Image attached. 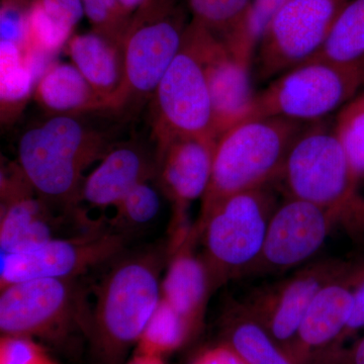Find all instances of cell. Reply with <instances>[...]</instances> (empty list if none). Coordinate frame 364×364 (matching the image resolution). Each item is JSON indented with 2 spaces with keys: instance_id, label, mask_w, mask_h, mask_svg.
Listing matches in <instances>:
<instances>
[{
  "instance_id": "cell-1",
  "label": "cell",
  "mask_w": 364,
  "mask_h": 364,
  "mask_svg": "<svg viewBox=\"0 0 364 364\" xmlns=\"http://www.w3.org/2000/svg\"><path fill=\"white\" fill-rule=\"evenodd\" d=\"M333 124H309L294 140L273 186L287 198L330 210L354 244L364 246V195Z\"/></svg>"
},
{
  "instance_id": "cell-2",
  "label": "cell",
  "mask_w": 364,
  "mask_h": 364,
  "mask_svg": "<svg viewBox=\"0 0 364 364\" xmlns=\"http://www.w3.org/2000/svg\"><path fill=\"white\" fill-rule=\"evenodd\" d=\"M161 257L138 254L119 261L100 282L87 331L97 364H122L161 299Z\"/></svg>"
},
{
  "instance_id": "cell-3",
  "label": "cell",
  "mask_w": 364,
  "mask_h": 364,
  "mask_svg": "<svg viewBox=\"0 0 364 364\" xmlns=\"http://www.w3.org/2000/svg\"><path fill=\"white\" fill-rule=\"evenodd\" d=\"M107 150L105 136L74 114H54L21 136L18 165L40 198L70 205L79 200L83 172Z\"/></svg>"
},
{
  "instance_id": "cell-4",
  "label": "cell",
  "mask_w": 364,
  "mask_h": 364,
  "mask_svg": "<svg viewBox=\"0 0 364 364\" xmlns=\"http://www.w3.org/2000/svg\"><path fill=\"white\" fill-rule=\"evenodd\" d=\"M310 124L259 117L236 124L217 140L200 215L228 196L273 186L294 140Z\"/></svg>"
},
{
  "instance_id": "cell-5",
  "label": "cell",
  "mask_w": 364,
  "mask_h": 364,
  "mask_svg": "<svg viewBox=\"0 0 364 364\" xmlns=\"http://www.w3.org/2000/svg\"><path fill=\"white\" fill-rule=\"evenodd\" d=\"M272 186L228 196L191 227L196 240L200 237L203 240L202 259L213 291L230 280L247 277L259 259L279 205Z\"/></svg>"
},
{
  "instance_id": "cell-6",
  "label": "cell",
  "mask_w": 364,
  "mask_h": 364,
  "mask_svg": "<svg viewBox=\"0 0 364 364\" xmlns=\"http://www.w3.org/2000/svg\"><path fill=\"white\" fill-rule=\"evenodd\" d=\"M364 86V61L338 63L312 58L273 78L256 93L249 119L284 117L299 123L324 121Z\"/></svg>"
},
{
  "instance_id": "cell-7",
  "label": "cell",
  "mask_w": 364,
  "mask_h": 364,
  "mask_svg": "<svg viewBox=\"0 0 364 364\" xmlns=\"http://www.w3.org/2000/svg\"><path fill=\"white\" fill-rule=\"evenodd\" d=\"M152 2L141 9L129 25L123 40L124 74L119 90L105 109H117L132 98L154 95L160 81L181 50L188 25L173 0L162 4L159 14L151 11Z\"/></svg>"
},
{
  "instance_id": "cell-8",
  "label": "cell",
  "mask_w": 364,
  "mask_h": 364,
  "mask_svg": "<svg viewBox=\"0 0 364 364\" xmlns=\"http://www.w3.org/2000/svg\"><path fill=\"white\" fill-rule=\"evenodd\" d=\"M152 123L157 152L182 136L217 142L205 69L186 31L181 51L153 95Z\"/></svg>"
},
{
  "instance_id": "cell-9",
  "label": "cell",
  "mask_w": 364,
  "mask_h": 364,
  "mask_svg": "<svg viewBox=\"0 0 364 364\" xmlns=\"http://www.w3.org/2000/svg\"><path fill=\"white\" fill-rule=\"evenodd\" d=\"M349 0H287L273 18L254 57L259 81L313 58L324 46Z\"/></svg>"
},
{
  "instance_id": "cell-10",
  "label": "cell",
  "mask_w": 364,
  "mask_h": 364,
  "mask_svg": "<svg viewBox=\"0 0 364 364\" xmlns=\"http://www.w3.org/2000/svg\"><path fill=\"white\" fill-rule=\"evenodd\" d=\"M87 328L82 299L74 279H36L1 289V335L58 340L73 323Z\"/></svg>"
},
{
  "instance_id": "cell-11",
  "label": "cell",
  "mask_w": 364,
  "mask_h": 364,
  "mask_svg": "<svg viewBox=\"0 0 364 364\" xmlns=\"http://www.w3.org/2000/svg\"><path fill=\"white\" fill-rule=\"evenodd\" d=\"M355 262L337 257L310 261L293 274L256 289L241 305L287 352L318 291Z\"/></svg>"
},
{
  "instance_id": "cell-12",
  "label": "cell",
  "mask_w": 364,
  "mask_h": 364,
  "mask_svg": "<svg viewBox=\"0 0 364 364\" xmlns=\"http://www.w3.org/2000/svg\"><path fill=\"white\" fill-rule=\"evenodd\" d=\"M124 235L91 229L70 238H54L35 250L1 254V289L36 279H74L122 252Z\"/></svg>"
},
{
  "instance_id": "cell-13",
  "label": "cell",
  "mask_w": 364,
  "mask_h": 364,
  "mask_svg": "<svg viewBox=\"0 0 364 364\" xmlns=\"http://www.w3.org/2000/svg\"><path fill=\"white\" fill-rule=\"evenodd\" d=\"M337 226L330 210L306 200L287 198L270 219L259 259L247 277L279 274L310 262Z\"/></svg>"
},
{
  "instance_id": "cell-14",
  "label": "cell",
  "mask_w": 364,
  "mask_h": 364,
  "mask_svg": "<svg viewBox=\"0 0 364 364\" xmlns=\"http://www.w3.org/2000/svg\"><path fill=\"white\" fill-rule=\"evenodd\" d=\"M364 277V260L323 287L309 306L286 353L296 364H333L353 315L356 289Z\"/></svg>"
},
{
  "instance_id": "cell-15",
  "label": "cell",
  "mask_w": 364,
  "mask_h": 364,
  "mask_svg": "<svg viewBox=\"0 0 364 364\" xmlns=\"http://www.w3.org/2000/svg\"><path fill=\"white\" fill-rule=\"evenodd\" d=\"M186 33L202 59L218 140L236 124L247 121L256 95L251 78L253 64L239 58L222 40L193 21Z\"/></svg>"
},
{
  "instance_id": "cell-16",
  "label": "cell",
  "mask_w": 364,
  "mask_h": 364,
  "mask_svg": "<svg viewBox=\"0 0 364 364\" xmlns=\"http://www.w3.org/2000/svg\"><path fill=\"white\" fill-rule=\"evenodd\" d=\"M32 191L20 167L11 176L1 177V254L28 252L57 238L51 213Z\"/></svg>"
},
{
  "instance_id": "cell-17",
  "label": "cell",
  "mask_w": 364,
  "mask_h": 364,
  "mask_svg": "<svg viewBox=\"0 0 364 364\" xmlns=\"http://www.w3.org/2000/svg\"><path fill=\"white\" fill-rule=\"evenodd\" d=\"M215 143L182 136L157 152L160 184L176 205V215H186L189 203L205 196L212 176Z\"/></svg>"
},
{
  "instance_id": "cell-18",
  "label": "cell",
  "mask_w": 364,
  "mask_h": 364,
  "mask_svg": "<svg viewBox=\"0 0 364 364\" xmlns=\"http://www.w3.org/2000/svg\"><path fill=\"white\" fill-rule=\"evenodd\" d=\"M196 241L191 228L181 243L173 249V256L161 282V299L198 333L213 291L205 263L193 253L191 247Z\"/></svg>"
},
{
  "instance_id": "cell-19",
  "label": "cell",
  "mask_w": 364,
  "mask_h": 364,
  "mask_svg": "<svg viewBox=\"0 0 364 364\" xmlns=\"http://www.w3.org/2000/svg\"><path fill=\"white\" fill-rule=\"evenodd\" d=\"M150 171L142 151L133 145L119 146L85 177L79 200L95 208H117L134 186L147 181Z\"/></svg>"
},
{
  "instance_id": "cell-20",
  "label": "cell",
  "mask_w": 364,
  "mask_h": 364,
  "mask_svg": "<svg viewBox=\"0 0 364 364\" xmlns=\"http://www.w3.org/2000/svg\"><path fill=\"white\" fill-rule=\"evenodd\" d=\"M67 51L73 65L102 98V109H105L123 80V47L93 32L71 37Z\"/></svg>"
},
{
  "instance_id": "cell-21",
  "label": "cell",
  "mask_w": 364,
  "mask_h": 364,
  "mask_svg": "<svg viewBox=\"0 0 364 364\" xmlns=\"http://www.w3.org/2000/svg\"><path fill=\"white\" fill-rule=\"evenodd\" d=\"M35 95L55 114L102 109V98L73 64H51L38 81Z\"/></svg>"
},
{
  "instance_id": "cell-22",
  "label": "cell",
  "mask_w": 364,
  "mask_h": 364,
  "mask_svg": "<svg viewBox=\"0 0 364 364\" xmlns=\"http://www.w3.org/2000/svg\"><path fill=\"white\" fill-rule=\"evenodd\" d=\"M224 340L247 364H296L241 305L224 318Z\"/></svg>"
},
{
  "instance_id": "cell-23",
  "label": "cell",
  "mask_w": 364,
  "mask_h": 364,
  "mask_svg": "<svg viewBox=\"0 0 364 364\" xmlns=\"http://www.w3.org/2000/svg\"><path fill=\"white\" fill-rule=\"evenodd\" d=\"M313 58L346 64L364 61V0H349Z\"/></svg>"
},
{
  "instance_id": "cell-24",
  "label": "cell",
  "mask_w": 364,
  "mask_h": 364,
  "mask_svg": "<svg viewBox=\"0 0 364 364\" xmlns=\"http://www.w3.org/2000/svg\"><path fill=\"white\" fill-rule=\"evenodd\" d=\"M196 334L188 321L161 299L136 345L135 353L164 358L181 348Z\"/></svg>"
},
{
  "instance_id": "cell-25",
  "label": "cell",
  "mask_w": 364,
  "mask_h": 364,
  "mask_svg": "<svg viewBox=\"0 0 364 364\" xmlns=\"http://www.w3.org/2000/svg\"><path fill=\"white\" fill-rule=\"evenodd\" d=\"M0 71L1 112L13 114L30 97L38 78L26 63L23 48L9 41H0Z\"/></svg>"
},
{
  "instance_id": "cell-26",
  "label": "cell",
  "mask_w": 364,
  "mask_h": 364,
  "mask_svg": "<svg viewBox=\"0 0 364 364\" xmlns=\"http://www.w3.org/2000/svg\"><path fill=\"white\" fill-rule=\"evenodd\" d=\"M287 0H251L243 20L224 42L230 51L254 63V57L267 28Z\"/></svg>"
},
{
  "instance_id": "cell-27",
  "label": "cell",
  "mask_w": 364,
  "mask_h": 364,
  "mask_svg": "<svg viewBox=\"0 0 364 364\" xmlns=\"http://www.w3.org/2000/svg\"><path fill=\"white\" fill-rule=\"evenodd\" d=\"M193 23L226 42L243 20L251 0H186Z\"/></svg>"
},
{
  "instance_id": "cell-28",
  "label": "cell",
  "mask_w": 364,
  "mask_h": 364,
  "mask_svg": "<svg viewBox=\"0 0 364 364\" xmlns=\"http://www.w3.org/2000/svg\"><path fill=\"white\" fill-rule=\"evenodd\" d=\"M333 128L354 173L364 181V91L340 109Z\"/></svg>"
},
{
  "instance_id": "cell-29",
  "label": "cell",
  "mask_w": 364,
  "mask_h": 364,
  "mask_svg": "<svg viewBox=\"0 0 364 364\" xmlns=\"http://www.w3.org/2000/svg\"><path fill=\"white\" fill-rule=\"evenodd\" d=\"M26 37L23 48L52 57L70 40L72 30L49 16L40 0H33L26 11Z\"/></svg>"
},
{
  "instance_id": "cell-30",
  "label": "cell",
  "mask_w": 364,
  "mask_h": 364,
  "mask_svg": "<svg viewBox=\"0 0 364 364\" xmlns=\"http://www.w3.org/2000/svg\"><path fill=\"white\" fill-rule=\"evenodd\" d=\"M117 221L126 226H142L152 221L160 210L156 189L147 181L140 182L117 205Z\"/></svg>"
},
{
  "instance_id": "cell-31",
  "label": "cell",
  "mask_w": 364,
  "mask_h": 364,
  "mask_svg": "<svg viewBox=\"0 0 364 364\" xmlns=\"http://www.w3.org/2000/svg\"><path fill=\"white\" fill-rule=\"evenodd\" d=\"M83 11L95 31L117 44H123L130 23L116 0H81Z\"/></svg>"
},
{
  "instance_id": "cell-32",
  "label": "cell",
  "mask_w": 364,
  "mask_h": 364,
  "mask_svg": "<svg viewBox=\"0 0 364 364\" xmlns=\"http://www.w3.org/2000/svg\"><path fill=\"white\" fill-rule=\"evenodd\" d=\"M0 364H60L32 337L1 335Z\"/></svg>"
},
{
  "instance_id": "cell-33",
  "label": "cell",
  "mask_w": 364,
  "mask_h": 364,
  "mask_svg": "<svg viewBox=\"0 0 364 364\" xmlns=\"http://www.w3.org/2000/svg\"><path fill=\"white\" fill-rule=\"evenodd\" d=\"M1 40L23 47L26 37V13L16 2L4 1L1 7Z\"/></svg>"
},
{
  "instance_id": "cell-34",
  "label": "cell",
  "mask_w": 364,
  "mask_h": 364,
  "mask_svg": "<svg viewBox=\"0 0 364 364\" xmlns=\"http://www.w3.org/2000/svg\"><path fill=\"white\" fill-rule=\"evenodd\" d=\"M40 2L52 18L72 31L85 16L81 0H40Z\"/></svg>"
},
{
  "instance_id": "cell-35",
  "label": "cell",
  "mask_w": 364,
  "mask_h": 364,
  "mask_svg": "<svg viewBox=\"0 0 364 364\" xmlns=\"http://www.w3.org/2000/svg\"><path fill=\"white\" fill-rule=\"evenodd\" d=\"M191 364H247L227 342L207 347L198 352Z\"/></svg>"
},
{
  "instance_id": "cell-36",
  "label": "cell",
  "mask_w": 364,
  "mask_h": 364,
  "mask_svg": "<svg viewBox=\"0 0 364 364\" xmlns=\"http://www.w3.org/2000/svg\"><path fill=\"white\" fill-rule=\"evenodd\" d=\"M364 327V277L356 289L353 315L347 327L346 336Z\"/></svg>"
},
{
  "instance_id": "cell-37",
  "label": "cell",
  "mask_w": 364,
  "mask_h": 364,
  "mask_svg": "<svg viewBox=\"0 0 364 364\" xmlns=\"http://www.w3.org/2000/svg\"><path fill=\"white\" fill-rule=\"evenodd\" d=\"M333 364H364V337L350 351L346 353L340 352Z\"/></svg>"
},
{
  "instance_id": "cell-38",
  "label": "cell",
  "mask_w": 364,
  "mask_h": 364,
  "mask_svg": "<svg viewBox=\"0 0 364 364\" xmlns=\"http://www.w3.org/2000/svg\"><path fill=\"white\" fill-rule=\"evenodd\" d=\"M117 4L121 7L127 16L134 13L136 11H140L141 9L148 6L152 0H116Z\"/></svg>"
},
{
  "instance_id": "cell-39",
  "label": "cell",
  "mask_w": 364,
  "mask_h": 364,
  "mask_svg": "<svg viewBox=\"0 0 364 364\" xmlns=\"http://www.w3.org/2000/svg\"><path fill=\"white\" fill-rule=\"evenodd\" d=\"M126 364H166L164 358L158 355H150V354L135 353L134 358Z\"/></svg>"
},
{
  "instance_id": "cell-40",
  "label": "cell",
  "mask_w": 364,
  "mask_h": 364,
  "mask_svg": "<svg viewBox=\"0 0 364 364\" xmlns=\"http://www.w3.org/2000/svg\"><path fill=\"white\" fill-rule=\"evenodd\" d=\"M4 1L16 2V4H18V2H20V0H4Z\"/></svg>"
}]
</instances>
